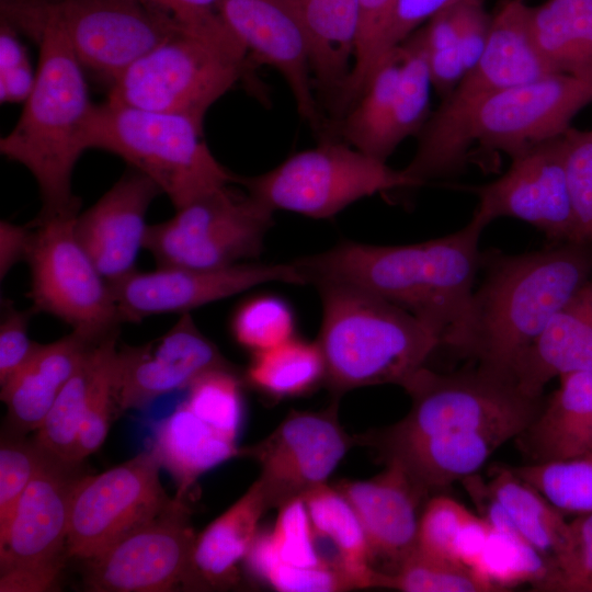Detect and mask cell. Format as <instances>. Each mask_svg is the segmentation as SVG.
Masks as SVG:
<instances>
[{"label":"cell","instance_id":"b9f144b4","mask_svg":"<svg viewBox=\"0 0 592 592\" xmlns=\"http://www.w3.org/2000/svg\"><path fill=\"white\" fill-rule=\"evenodd\" d=\"M190 410L225 436L237 441L242 421L241 380L234 368L212 371L189 387Z\"/></svg>","mask_w":592,"mask_h":592},{"label":"cell","instance_id":"30bf717a","mask_svg":"<svg viewBox=\"0 0 592 592\" xmlns=\"http://www.w3.org/2000/svg\"><path fill=\"white\" fill-rule=\"evenodd\" d=\"M83 463L42 460L24 491L7 536L0 542V591L46 592L58 589L69 558L67 536L75 487Z\"/></svg>","mask_w":592,"mask_h":592},{"label":"cell","instance_id":"d6a6232c","mask_svg":"<svg viewBox=\"0 0 592 592\" xmlns=\"http://www.w3.org/2000/svg\"><path fill=\"white\" fill-rule=\"evenodd\" d=\"M303 499L316 538L331 545L338 568L353 588H375L378 571L372 567L364 530L345 497L325 483Z\"/></svg>","mask_w":592,"mask_h":592},{"label":"cell","instance_id":"277c9868","mask_svg":"<svg viewBox=\"0 0 592 592\" xmlns=\"http://www.w3.org/2000/svg\"><path fill=\"white\" fill-rule=\"evenodd\" d=\"M592 101V81L566 73L496 91L457 107H440L420 130L414 157L403 171L421 185L460 172L470 149L511 158L563 135Z\"/></svg>","mask_w":592,"mask_h":592},{"label":"cell","instance_id":"db71d44e","mask_svg":"<svg viewBox=\"0 0 592 592\" xmlns=\"http://www.w3.org/2000/svg\"><path fill=\"white\" fill-rule=\"evenodd\" d=\"M0 323V385H4L37 352L42 345L29 337V325L34 311L19 310L2 300Z\"/></svg>","mask_w":592,"mask_h":592},{"label":"cell","instance_id":"816d5d0a","mask_svg":"<svg viewBox=\"0 0 592 592\" xmlns=\"http://www.w3.org/2000/svg\"><path fill=\"white\" fill-rule=\"evenodd\" d=\"M182 31L215 42L242 45L218 11V0H145Z\"/></svg>","mask_w":592,"mask_h":592},{"label":"cell","instance_id":"83f0119b","mask_svg":"<svg viewBox=\"0 0 592 592\" xmlns=\"http://www.w3.org/2000/svg\"><path fill=\"white\" fill-rule=\"evenodd\" d=\"M509 440L487 432L451 433L409 441L379 451L385 464L399 466L428 497L477 474Z\"/></svg>","mask_w":592,"mask_h":592},{"label":"cell","instance_id":"ab89813d","mask_svg":"<svg viewBox=\"0 0 592 592\" xmlns=\"http://www.w3.org/2000/svg\"><path fill=\"white\" fill-rule=\"evenodd\" d=\"M402 61L396 94L391 138L397 147L428 121L432 87L422 29L401 44Z\"/></svg>","mask_w":592,"mask_h":592},{"label":"cell","instance_id":"1f68e13d","mask_svg":"<svg viewBox=\"0 0 592 592\" xmlns=\"http://www.w3.org/2000/svg\"><path fill=\"white\" fill-rule=\"evenodd\" d=\"M401 61V45L378 60L360 98L344 113L340 126L349 145L383 161L396 149L391 129Z\"/></svg>","mask_w":592,"mask_h":592},{"label":"cell","instance_id":"4dcf8cb0","mask_svg":"<svg viewBox=\"0 0 592 592\" xmlns=\"http://www.w3.org/2000/svg\"><path fill=\"white\" fill-rule=\"evenodd\" d=\"M530 26L557 72L592 81V0H548L531 8Z\"/></svg>","mask_w":592,"mask_h":592},{"label":"cell","instance_id":"8992f818","mask_svg":"<svg viewBox=\"0 0 592 592\" xmlns=\"http://www.w3.org/2000/svg\"><path fill=\"white\" fill-rule=\"evenodd\" d=\"M409 412L380 430L356 435L377 452L423 437L487 432L515 439L537 415L544 396L525 392L512 375L478 365L441 374L422 366L401 385Z\"/></svg>","mask_w":592,"mask_h":592},{"label":"cell","instance_id":"cb8c5ba5","mask_svg":"<svg viewBox=\"0 0 592 592\" xmlns=\"http://www.w3.org/2000/svg\"><path fill=\"white\" fill-rule=\"evenodd\" d=\"M583 371L592 372V280L554 315L512 375L525 392L543 396L554 377Z\"/></svg>","mask_w":592,"mask_h":592},{"label":"cell","instance_id":"f546056e","mask_svg":"<svg viewBox=\"0 0 592 592\" xmlns=\"http://www.w3.org/2000/svg\"><path fill=\"white\" fill-rule=\"evenodd\" d=\"M310 42L315 87L334 104L352 69L358 0H297Z\"/></svg>","mask_w":592,"mask_h":592},{"label":"cell","instance_id":"d590c367","mask_svg":"<svg viewBox=\"0 0 592 592\" xmlns=\"http://www.w3.org/2000/svg\"><path fill=\"white\" fill-rule=\"evenodd\" d=\"M326 364L316 342L297 339L252 354L247 382L270 398L297 397L325 383Z\"/></svg>","mask_w":592,"mask_h":592},{"label":"cell","instance_id":"681fc988","mask_svg":"<svg viewBox=\"0 0 592 592\" xmlns=\"http://www.w3.org/2000/svg\"><path fill=\"white\" fill-rule=\"evenodd\" d=\"M117 350L105 362L90 396L78 436L75 455L77 463H83L101 447L112 421L118 414L115 390Z\"/></svg>","mask_w":592,"mask_h":592},{"label":"cell","instance_id":"d4e9b609","mask_svg":"<svg viewBox=\"0 0 592 592\" xmlns=\"http://www.w3.org/2000/svg\"><path fill=\"white\" fill-rule=\"evenodd\" d=\"M98 342L71 331L39 346L32 358L1 386L9 433L25 435L38 430L64 386Z\"/></svg>","mask_w":592,"mask_h":592},{"label":"cell","instance_id":"11a10c76","mask_svg":"<svg viewBox=\"0 0 592 592\" xmlns=\"http://www.w3.org/2000/svg\"><path fill=\"white\" fill-rule=\"evenodd\" d=\"M457 1L458 0H396L386 26L377 43L373 57L372 72L378 60L388 50L405 42L422 22L430 20L432 16Z\"/></svg>","mask_w":592,"mask_h":592},{"label":"cell","instance_id":"7c38bea8","mask_svg":"<svg viewBox=\"0 0 592 592\" xmlns=\"http://www.w3.org/2000/svg\"><path fill=\"white\" fill-rule=\"evenodd\" d=\"M273 210L250 194L227 186L149 225L144 249L158 266L219 269L257 258L272 226Z\"/></svg>","mask_w":592,"mask_h":592},{"label":"cell","instance_id":"bcb514c9","mask_svg":"<svg viewBox=\"0 0 592 592\" xmlns=\"http://www.w3.org/2000/svg\"><path fill=\"white\" fill-rule=\"evenodd\" d=\"M24 435L9 433L0 447V542L4 539L20 500L43 457V449Z\"/></svg>","mask_w":592,"mask_h":592},{"label":"cell","instance_id":"e575fe53","mask_svg":"<svg viewBox=\"0 0 592 592\" xmlns=\"http://www.w3.org/2000/svg\"><path fill=\"white\" fill-rule=\"evenodd\" d=\"M118 332L98 342L64 386L34 441L48 455L77 463L75 459L79 432L96 379L107 361L117 350Z\"/></svg>","mask_w":592,"mask_h":592},{"label":"cell","instance_id":"f6af8a7d","mask_svg":"<svg viewBox=\"0 0 592 592\" xmlns=\"http://www.w3.org/2000/svg\"><path fill=\"white\" fill-rule=\"evenodd\" d=\"M396 0H358L357 35L349 78L332 105L343 116L363 92L372 72L373 57Z\"/></svg>","mask_w":592,"mask_h":592},{"label":"cell","instance_id":"f5cc1de1","mask_svg":"<svg viewBox=\"0 0 592 592\" xmlns=\"http://www.w3.org/2000/svg\"><path fill=\"white\" fill-rule=\"evenodd\" d=\"M36 70L19 38L18 30L4 19L0 25V101L24 103L33 91Z\"/></svg>","mask_w":592,"mask_h":592},{"label":"cell","instance_id":"ba28073f","mask_svg":"<svg viewBox=\"0 0 592 592\" xmlns=\"http://www.w3.org/2000/svg\"><path fill=\"white\" fill-rule=\"evenodd\" d=\"M247 50L180 31L132 64L107 102L189 116L207 110L241 78Z\"/></svg>","mask_w":592,"mask_h":592},{"label":"cell","instance_id":"91938a15","mask_svg":"<svg viewBox=\"0 0 592 592\" xmlns=\"http://www.w3.org/2000/svg\"><path fill=\"white\" fill-rule=\"evenodd\" d=\"M588 457L592 460V452L588 455Z\"/></svg>","mask_w":592,"mask_h":592},{"label":"cell","instance_id":"e0dca14e","mask_svg":"<svg viewBox=\"0 0 592 592\" xmlns=\"http://www.w3.org/2000/svg\"><path fill=\"white\" fill-rule=\"evenodd\" d=\"M271 282L309 283L306 273L293 261L241 262L219 269L158 266L146 272L136 270L110 285L123 323H138L155 315L190 312Z\"/></svg>","mask_w":592,"mask_h":592},{"label":"cell","instance_id":"6f0895ef","mask_svg":"<svg viewBox=\"0 0 592 592\" xmlns=\"http://www.w3.org/2000/svg\"><path fill=\"white\" fill-rule=\"evenodd\" d=\"M491 526L478 515L473 514L458 530L453 553L457 561L474 570L486 546Z\"/></svg>","mask_w":592,"mask_h":592},{"label":"cell","instance_id":"ee69618b","mask_svg":"<svg viewBox=\"0 0 592 592\" xmlns=\"http://www.w3.org/2000/svg\"><path fill=\"white\" fill-rule=\"evenodd\" d=\"M244 561L254 578L277 591L335 592L354 589L349 579L332 566L299 568L277 561L257 536Z\"/></svg>","mask_w":592,"mask_h":592},{"label":"cell","instance_id":"2e32d148","mask_svg":"<svg viewBox=\"0 0 592 592\" xmlns=\"http://www.w3.org/2000/svg\"><path fill=\"white\" fill-rule=\"evenodd\" d=\"M355 444V436L340 424L334 400L320 411H291L265 439L241 449V455L260 465L257 480L270 510L327 483Z\"/></svg>","mask_w":592,"mask_h":592},{"label":"cell","instance_id":"8d00e7d4","mask_svg":"<svg viewBox=\"0 0 592 592\" xmlns=\"http://www.w3.org/2000/svg\"><path fill=\"white\" fill-rule=\"evenodd\" d=\"M474 570L497 591L524 582L537 591L550 576L553 565L524 538L491 527Z\"/></svg>","mask_w":592,"mask_h":592},{"label":"cell","instance_id":"c3c4849f","mask_svg":"<svg viewBox=\"0 0 592 592\" xmlns=\"http://www.w3.org/2000/svg\"><path fill=\"white\" fill-rule=\"evenodd\" d=\"M537 591L592 592V512L570 522L569 546Z\"/></svg>","mask_w":592,"mask_h":592},{"label":"cell","instance_id":"7a4b0ae2","mask_svg":"<svg viewBox=\"0 0 592 592\" xmlns=\"http://www.w3.org/2000/svg\"><path fill=\"white\" fill-rule=\"evenodd\" d=\"M8 21L38 44L36 80L12 130L0 139V152L34 177L42 208L35 220L78 215L72 192L75 166L87 148L94 110L83 67L60 30L21 0L5 10Z\"/></svg>","mask_w":592,"mask_h":592},{"label":"cell","instance_id":"680465c9","mask_svg":"<svg viewBox=\"0 0 592 592\" xmlns=\"http://www.w3.org/2000/svg\"><path fill=\"white\" fill-rule=\"evenodd\" d=\"M33 238L30 226L0 221V278L1 281L20 261H26Z\"/></svg>","mask_w":592,"mask_h":592},{"label":"cell","instance_id":"4316f807","mask_svg":"<svg viewBox=\"0 0 592 592\" xmlns=\"http://www.w3.org/2000/svg\"><path fill=\"white\" fill-rule=\"evenodd\" d=\"M266 510L264 494L255 480L231 506L196 534L186 591L224 590L238 581L237 565L250 550Z\"/></svg>","mask_w":592,"mask_h":592},{"label":"cell","instance_id":"7bdbcfd3","mask_svg":"<svg viewBox=\"0 0 592 592\" xmlns=\"http://www.w3.org/2000/svg\"><path fill=\"white\" fill-rule=\"evenodd\" d=\"M277 510L274 527L257 535L269 554L280 562L299 568L331 566L320 553L305 500H292Z\"/></svg>","mask_w":592,"mask_h":592},{"label":"cell","instance_id":"f907efd6","mask_svg":"<svg viewBox=\"0 0 592 592\" xmlns=\"http://www.w3.org/2000/svg\"><path fill=\"white\" fill-rule=\"evenodd\" d=\"M473 514L447 496L428 499L420 514L417 549L433 557L456 560L453 553L455 536Z\"/></svg>","mask_w":592,"mask_h":592},{"label":"cell","instance_id":"603a6c76","mask_svg":"<svg viewBox=\"0 0 592 592\" xmlns=\"http://www.w3.org/2000/svg\"><path fill=\"white\" fill-rule=\"evenodd\" d=\"M528 7L505 1L491 19L485 49L441 105L457 107L486 94L526 84L557 72L537 48L531 32Z\"/></svg>","mask_w":592,"mask_h":592},{"label":"cell","instance_id":"52a82bcc","mask_svg":"<svg viewBox=\"0 0 592 592\" xmlns=\"http://www.w3.org/2000/svg\"><path fill=\"white\" fill-rule=\"evenodd\" d=\"M189 116L105 102L95 105L87 148L124 159L157 183L175 209L235 182Z\"/></svg>","mask_w":592,"mask_h":592},{"label":"cell","instance_id":"4fadbf2b","mask_svg":"<svg viewBox=\"0 0 592 592\" xmlns=\"http://www.w3.org/2000/svg\"><path fill=\"white\" fill-rule=\"evenodd\" d=\"M52 21L76 57L110 86L136 60L182 31L145 0H22Z\"/></svg>","mask_w":592,"mask_h":592},{"label":"cell","instance_id":"9c48e42d","mask_svg":"<svg viewBox=\"0 0 592 592\" xmlns=\"http://www.w3.org/2000/svg\"><path fill=\"white\" fill-rule=\"evenodd\" d=\"M235 182L273 212L317 219L330 218L377 193L421 185L403 169L395 170L386 161L332 140L297 152L265 173L236 175Z\"/></svg>","mask_w":592,"mask_h":592},{"label":"cell","instance_id":"ac0fdd59","mask_svg":"<svg viewBox=\"0 0 592 592\" xmlns=\"http://www.w3.org/2000/svg\"><path fill=\"white\" fill-rule=\"evenodd\" d=\"M497 180L470 186L478 198L473 215L489 225L497 218L525 221L556 242L571 241L573 213L568 185L563 135L512 157Z\"/></svg>","mask_w":592,"mask_h":592},{"label":"cell","instance_id":"3957f363","mask_svg":"<svg viewBox=\"0 0 592 592\" xmlns=\"http://www.w3.org/2000/svg\"><path fill=\"white\" fill-rule=\"evenodd\" d=\"M481 267L483 280L464 321L442 345L512 375L554 315L590 280L592 246L566 241L517 254L489 251Z\"/></svg>","mask_w":592,"mask_h":592},{"label":"cell","instance_id":"836d02e7","mask_svg":"<svg viewBox=\"0 0 592 592\" xmlns=\"http://www.w3.org/2000/svg\"><path fill=\"white\" fill-rule=\"evenodd\" d=\"M487 483L520 534L551 562L554 569L569 546L570 523L509 466H494Z\"/></svg>","mask_w":592,"mask_h":592},{"label":"cell","instance_id":"d6986e66","mask_svg":"<svg viewBox=\"0 0 592 592\" xmlns=\"http://www.w3.org/2000/svg\"><path fill=\"white\" fill-rule=\"evenodd\" d=\"M218 11L258 64L286 81L297 112L314 129L325 119L315 96L308 29L297 0H218Z\"/></svg>","mask_w":592,"mask_h":592},{"label":"cell","instance_id":"44dd1931","mask_svg":"<svg viewBox=\"0 0 592 592\" xmlns=\"http://www.w3.org/2000/svg\"><path fill=\"white\" fill-rule=\"evenodd\" d=\"M161 193L155 181L129 167L91 207L75 218L77 239L109 283L136 271L149 226L147 212Z\"/></svg>","mask_w":592,"mask_h":592},{"label":"cell","instance_id":"7dc6e473","mask_svg":"<svg viewBox=\"0 0 592 592\" xmlns=\"http://www.w3.org/2000/svg\"><path fill=\"white\" fill-rule=\"evenodd\" d=\"M574 242L592 246V130L563 134Z\"/></svg>","mask_w":592,"mask_h":592},{"label":"cell","instance_id":"60d3db41","mask_svg":"<svg viewBox=\"0 0 592 592\" xmlns=\"http://www.w3.org/2000/svg\"><path fill=\"white\" fill-rule=\"evenodd\" d=\"M235 341L254 353L275 348L295 338L296 318L292 306L273 294H260L242 300L230 318Z\"/></svg>","mask_w":592,"mask_h":592},{"label":"cell","instance_id":"f35d334b","mask_svg":"<svg viewBox=\"0 0 592 592\" xmlns=\"http://www.w3.org/2000/svg\"><path fill=\"white\" fill-rule=\"evenodd\" d=\"M511 469L560 512H592V460L588 456L530 463Z\"/></svg>","mask_w":592,"mask_h":592},{"label":"cell","instance_id":"8fae6325","mask_svg":"<svg viewBox=\"0 0 592 592\" xmlns=\"http://www.w3.org/2000/svg\"><path fill=\"white\" fill-rule=\"evenodd\" d=\"M73 217L34 220L26 258L34 314L54 316L93 341L123 323L110 283L76 237Z\"/></svg>","mask_w":592,"mask_h":592},{"label":"cell","instance_id":"ffe728a7","mask_svg":"<svg viewBox=\"0 0 592 592\" xmlns=\"http://www.w3.org/2000/svg\"><path fill=\"white\" fill-rule=\"evenodd\" d=\"M232 368L190 312L162 335L117 350L115 390L118 412L143 408L160 396L189 388L203 375Z\"/></svg>","mask_w":592,"mask_h":592},{"label":"cell","instance_id":"74e56055","mask_svg":"<svg viewBox=\"0 0 592 592\" xmlns=\"http://www.w3.org/2000/svg\"><path fill=\"white\" fill-rule=\"evenodd\" d=\"M376 588L403 592H492L497 591L468 566L415 550L391 572H378Z\"/></svg>","mask_w":592,"mask_h":592},{"label":"cell","instance_id":"5b68a950","mask_svg":"<svg viewBox=\"0 0 592 592\" xmlns=\"http://www.w3.org/2000/svg\"><path fill=\"white\" fill-rule=\"evenodd\" d=\"M321 325L317 343L325 384L349 390L402 383L424 366L440 338L407 310L358 286L318 281Z\"/></svg>","mask_w":592,"mask_h":592},{"label":"cell","instance_id":"7402d4cb","mask_svg":"<svg viewBox=\"0 0 592 592\" xmlns=\"http://www.w3.org/2000/svg\"><path fill=\"white\" fill-rule=\"evenodd\" d=\"M334 487L358 516L372 567L385 573L396 571L417 548L419 508L428 497L395 464H386L371 479L342 480Z\"/></svg>","mask_w":592,"mask_h":592},{"label":"cell","instance_id":"f1b7e54d","mask_svg":"<svg viewBox=\"0 0 592 592\" xmlns=\"http://www.w3.org/2000/svg\"><path fill=\"white\" fill-rule=\"evenodd\" d=\"M150 449L172 477L178 500H185L203 474L241 455L237 441L204 422L185 402L153 425Z\"/></svg>","mask_w":592,"mask_h":592},{"label":"cell","instance_id":"5bb4252c","mask_svg":"<svg viewBox=\"0 0 592 592\" xmlns=\"http://www.w3.org/2000/svg\"><path fill=\"white\" fill-rule=\"evenodd\" d=\"M160 469L149 448L101 474H84L71 499L69 558L89 559L166 510L173 499L160 482Z\"/></svg>","mask_w":592,"mask_h":592},{"label":"cell","instance_id":"9a60e30c","mask_svg":"<svg viewBox=\"0 0 592 592\" xmlns=\"http://www.w3.org/2000/svg\"><path fill=\"white\" fill-rule=\"evenodd\" d=\"M196 534L185 500L102 553L83 560L84 587L93 592L186 591Z\"/></svg>","mask_w":592,"mask_h":592},{"label":"cell","instance_id":"6da1fadb","mask_svg":"<svg viewBox=\"0 0 592 592\" xmlns=\"http://www.w3.org/2000/svg\"><path fill=\"white\" fill-rule=\"evenodd\" d=\"M487 226L473 215L464 227L440 238L395 246L344 241L295 262L309 283H349L407 310L442 345L467 315L481 269L479 240Z\"/></svg>","mask_w":592,"mask_h":592},{"label":"cell","instance_id":"484cf974","mask_svg":"<svg viewBox=\"0 0 592 592\" xmlns=\"http://www.w3.org/2000/svg\"><path fill=\"white\" fill-rule=\"evenodd\" d=\"M560 385L515 437L531 463L588 456L592 452V372L559 377Z\"/></svg>","mask_w":592,"mask_h":592},{"label":"cell","instance_id":"9f6ffc18","mask_svg":"<svg viewBox=\"0 0 592 592\" xmlns=\"http://www.w3.org/2000/svg\"><path fill=\"white\" fill-rule=\"evenodd\" d=\"M457 46L466 72L481 56L490 32L491 19L487 15L481 0H459L456 2Z\"/></svg>","mask_w":592,"mask_h":592}]
</instances>
